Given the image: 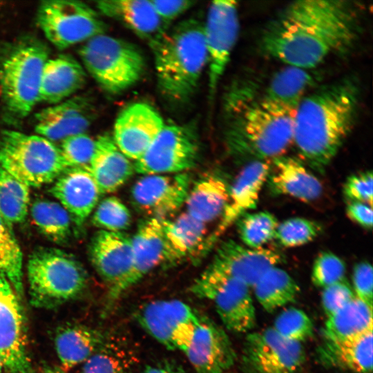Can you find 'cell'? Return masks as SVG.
I'll return each instance as SVG.
<instances>
[{"instance_id": "cell-34", "label": "cell", "mask_w": 373, "mask_h": 373, "mask_svg": "<svg viewBox=\"0 0 373 373\" xmlns=\"http://www.w3.org/2000/svg\"><path fill=\"white\" fill-rule=\"evenodd\" d=\"M372 327V306L355 297L327 317L323 335L326 340H344L361 335Z\"/></svg>"}, {"instance_id": "cell-40", "label": "cell", "mask_w": 373, "mask_h": 373, "mask_svg": "<svg viewBox=\"0 0 373 373\" xmlns=\"http://www.w3.org/2000/svg\"><path fill=\"white\" fill-rule=\"evenodd\" d=\"M239 237L250 248H260L274 238L278 222L269 211L246 213L236 222Z\"/></svg>"}, {"instance_id": "cell-44", "label": "cell", "mask_w": 373, "mask_h": 373, "mask_svg": "<svg viewBox=\"0 0 373 373\" xmlns=\"http://www.w3.org/2000/svg\"><path fill=\"white\" fill-rule=\"evenodd\" d=\"M346 265L335 254L324 251L314 261L311 279L317 287L324 289L345 279Z\"/></svg>"}, {"instance_id": "cell-4", "label": "cell", "mask_w": 373, "mask_h": 373, "mask_svg": "<svg viewBox=\"0 0 373 373\" xmlns=\"http://www.w3.org/2000/svg\"><path fill=\"white\" fill-rule=\"evenodd\" d=\"M151 48L160 91L172 103L186 102L208 64L204 23L195 19L183 20Z\"/></svg>"}, {"instance_id": "cell-53", "label": "cell", "mask_w": 373, "mask_h": 373, "mask_svg": "<svg viewBox=\"0 0 373 373\" xmlns=\"http://www.w3.org/2000/svg\"><path fill=\"white\" fill-rule=\"evenodd\" d=\"M48 373H58V372H48Z\"/></svg>"}, {"instance_id": "cell-16", "label": "cell", "mask_w": 373, "mask_h": 373, "mask_svg": "<svg viewBox=\"0 0 373 373\" xmlns=\"http://www.w3.org/2000/svg\"><path fill=\"white\" fill-rule=\"evenodd\" d=\"M190 187L187 173L145 175L133 186L131 202L147 218L169 219L184 204Z\"/></svg>"}, {"instance_id": "cell-28", "label": "cell", "mask_w": 373, "mask_h": 373, "mask_svg": "<svg viewBox=\"0 0 373 373\" xmlns=\"http://www.w3.org/2000/svg\"><path fill=\"white\" fill-rule=\"evenodd\" d=\"M89 171L101 194L117 190L135 171L133 164L119 149L109 134L102 135L95 140Z\"/></svg>"}, {"instance_id": "cell-19", "label": "cell", "mask_w": 373, "mask_h": 373, "mask_svg": "<svg viewBox=\"0 0 373 373\" xmlns=\"http://www.w3.org/2000/svg\"><path fill=\"white\" fill-rule=\"evenodd\" d=\"M283 260L276 249L250 248L227 240L219 245L211 266L252 287L265 272Z\"/></svg>"}, {"instance_id": "cell-52", "label": "cell", "mask_w": 373, "mask_h": 373, "mask_svg": "<svg viewBox=\"0 0 373 373\" xmlns=\"http://www.w3.org/2000/svg\"><path fill=\"white\" fill-rule=\"evenodd\" d=\"M3 370V363L0 358V373H2Z\"/></svg>"}, {"instance_id": "cell-6", "label": "cell", "mask_w": 373, "mask_h": 373, "mask_svg": "<svg viewBox=\"0 0 373 373\" xmlns=\"http://www.w3.org/2000/svg\"><path fill=\"white\" fill-rule=\"evenodd\" d=\"M27 277L31 303L52 308L75 298L87 283L82 265L71 254L57 248L40 247L30 255Z\"/></svg>"}, {"instance_id": "cell-1", "label": "cell", "mask_w": 373, "mask_h": 373, "mask_svg": "<svg viewBox=\"0 0 373 373\" xmlns=\"http://www.w3.org/2000/svg\"><path fill=\"white\" fill-rule=\"evenodd\" d=\"M362 9L347 0H298L281 9L264 27L259 48L287 66L314 69L345 55L360 39Z\"/></svg>"}, {"instance_id": "cell-38", "label": "cell", "mask_w": 373, "mask_h": 373, "mask_svg": "<svg viewBox=\"0 0 373 373\" xmlns=\"http://www.w3.org/2000/svg\"><path fill=\"white\" fill-rule=\"evenodd\" d=\"M30 203L29 186L0 166V214L9 225L23 222Z\"/></svg>"}, {"instance_id": "cell-48", "label": "cell", "mask_w": 373, "mask_h": 373, "mask_svg": "<svg viewBox=\"0 0 373 373\" xmlns=\"http://www.w3.org/2000/svg\"><path fill=\"white\" fill-rule=\"evenodd\" d=\"M352 283L355 296L372 306L373 270L370 262L361 261L354 265L352 273Z\"/></svg>"}, {"instance_id": "cell-7", "label": "cell", "mask_w": 373, "mask_h": 373, "mask_svg": "<svg viewBox=\"0 0 373 373\" xmlns=\"http://www.w3.org/2000/svg\"><path fill=\"white\" fill-rule=\"evenodd\" d=\"M85 68L106 92L118 94L137 83L145 72L144 55L134 44L104 33L81 47Z\"/></svg>"}, {"instance_id": "cell-49", "label": "cell", "mask_w": 373, "mask_h": 373, "mask_svg": "<svg viewBox=\"0 0 373 373\" xmlns=\"http://www.w3.org/2000/svg\"><path fill=\"white\" fill-rule=\"evenodd\" d=\"M156 13L166 23H169L191 8L195 1H151Z\"/></svg>"}, {"instance_id": "cell-10", "label": "cell", "mask_w": 373, "mask_h": 373, "mask_svg": "<svg viewBox=\"0 0 373 373\" xmlns=\"http://www.w3.org/2000/svg\"><path fill=\"white\" fill-rule=\"evenodd\" d=\"M37 22L46 39L59 49L86 41L104 34L106 24L86 3L74 0L42 1Z\"/></svg>"}, {"instance_id": "cell-13", "label": "cell", "mask_w": 373, "mask_h": 373, "mask_svg": "<svg viewBox=\"0 0 373 373\" xmlns=\"http://www.w3.org/2000/svg\"><path fill=\"white\" fill-rule=\"evenodd\" d=\"M305 360L302 343L288 341L269 327L247 334L240 365L242 373H298Z\"/></svg>"}, {"instance_id": "cell-27", "label": "cell", "mask_w": 373, "mask_h": 373, "mask_svg": "<svg viewBox=\"0 0 373 373\" xmlns=\"http://www.w3.org/2000/svg\"><path fill=\"white\" fill-rule=\"evenodd\" d=\"M162 227L164 265H173L205 254L206 224L184 212L172 220H162Z\"/></svg>"}, {"instance_id": "cell-51", "label": "cell", "mask_w": 373, "mask_h": 373, "mask_svg": "<svg viewBox=\"0 0 373 373\" xmlns=\"http://www.w3.org/2000/svg\"><path fill=\"white\" fill-rule=\"evenodd\" d=\"M142 373H186L180 366L170 363H161L146 367Z\"/></svg>"}, {"instance_id": "cell-43", "label": "cell", "mask_w": 373, "mask_h": 373, "mask_svg": "<svg viewBox=\"0 0 373 373\" xmlns=\"http://www.w3.org/2000/svg\"><path fill=\"white\" fill-rule=\"evenodd\" d=\"M272 328L283 338L299 343L311 338L314 333L310 318L295 307L283 311L276 318Z\"/></svg>"}, {"instance_id": "cell-20", "label": "cell", "mask_w": 373, "mask_h": 373, "mask_svg": "<svg viewBox=\"0 0 373 373\" xmlns=\"http://www.w3.org/2000/svg\"><path fill=\"white\" fill-rule=\"evenodd\" d=\"M88 254L93 267L108 285L109 298L131 269L132 237L123 232L99 230L91 238Z\"/></svg>"}, {"instance_id": "cell-46", "label": "cell", "mask_w": 373, "mask_h": 373, "mask_svg": "<svg viewBox=\"0 0 373 373\" xmlns=\"http://www.w3.org/2000/svg\"><path fill=\"white\" fill-rule=\"evenodd\" d=\"M372 172L366 171L349 176L343 185V192L349 202H358L372 207Z\"/></svg>"}, {"instance_id": "cell-32", "label": "cell", "mask_w": 373, "mask_h": 373, "mask_svg": "<svg viewBox=\"0 0 373 373\" xmlns=\"http://www.w3.org/2000/svg\"><path fill=\"white\" fill-rule=\"evenodd\" d=\"M312 70L287 66L274 73L258 95L266 99L296 108L309 90L318 83L319 77Z\"/></svg>"}, {"instance_id": "cell-47", "label": "cell", "mask_w": 373, "mask_h": 373, "mask_svg": "<svg viewBox=\"0 0 373 373\" xmlns=\"http://www.w3.org/2000/svg\"><path fill=\"white\" fill-rule=\"evenodd\" d=\"M355 297L353 289L345 278L323 289L321 304L327 317L338 311Z\"/></svg>"}, {"instance_id": "cell-11", "label": "cell", "mask_w": 373, "mask_h": 373, "mask_svg": "<svg viewBox=\"0 0 373 373\" xmlns=\"http://www.w3.org/2000/svg\"><path fill=\"white\" fill-rule=\"evenodd\" d=\"M200 142L191 124H164L142 156L135 161L136 173L149 175L183 173L196 165Z\"/></svg>"}, {"instance_id": "cell-39", "label": "cell", "mask_w": 373, "mask_h": 373, "mask_svg": "<svg viewBox=\"0 0 373 373\" xmlns=\"http://www.w3.org/2000/svg\"><path fill=\"white\" fill-rule=\"evenodd\" d=\"M0 274L10 283L18 298L23 293V256L10 227L0 214Z\"/></svg>"}, {"instance_id": "cell-30", "label": "cell", "mask_w": 373, "mask_h": 373, "mask_svg": "<svg viewBox=\"0 0 373 373\" xmlns=\"http://www.w3.org/2000/svg\"><path fill=\"white\" fill-rule=\"evenodd\" d=\"M373 327L355 337L339 341L324 340L318 347L320 362L328 367L354 373L372 371Z\"/></svg>"}, {"instance_id": "cell-45", "label": "cell", "mask_w": 373, "mask_h": 373, "mask_svg": "<svg viewBox=\"0 0 373 373\" xmlns=\"http://www.w3.org/2000/svg\"><path fill=\"white\" fill-rule=\"evenodd\" d=\"M95 143V140L86 133L74 135L63 140L59 148L66 168L89 169Z\"/></svg>"}, {"instance_id": "cell-29", "label": "cell", "mask_w": 373, "mask_h": 373, "mask_svg": "<svg viewBox=\"0 0 373 373\" xmlns=\"http://www.w3.org/2000/svg\"><path fill=\"white\" fill-rule=\"evenodd\" d=\"M86 82V73L73 57L60 55L46 62L41 80L39 102L56 104L70 97Z\"/></svg>"}, {"instance_id": "cell-2", "label": "cell", "mask_w": 373, "mask_h": 373, "mask_svg": "<svg viewBox=\"0 0 373 373\" xmlns=\"http://www.w3.org/2000/svg\"><path fill=\"white\" fill-rule=\"evenodd\" d=\"M361 99L356 79L344 77L309 93L296 108L293 143L307 163L323 172L350 134Z\"/></svg>"}, {"instance_id": "cell-31", "label": "cell", "mask_w": 373, "mask_h": 373, "mask_svg": "<svg viewBox=\"0 0 373 373\" xmlns=\"http://www.w3.org/2000/svg\"><path fill=\"white\" fill-rule=\"evenodd\" d=\"M229 189L227 182L216 174L202 177L189 189L184 202L186 213L204 224L221 217Z\"/></svg>"}, {"instance_id": "cell-24", "label": "cell", "mask_w": 373, "mask_h": 373, "mask_svg": "<svg viewBox=\"0 0 373 373\" xmlns=\"http://www.w3.org/2000/svg\"><path fill=\"white\" fill-rule=\"evenodd\" d=\"M50 193L78 226L95 209L101 195L89 169L81 167L65 169L55 180Z\"/></svg>"}, {"instance_id": "cell-14", "label": "cell", "mask_w": 373, "mask_h": 373, "mask_svg": "<svg viewBox=\"0 0 373 373\" xmlns=\"http://www.w3.org/2000/svg\"><path fill=\"white\" fill-rule=\"evenodd\" d=\"M240 23L235 1H214L208 10L204 32L208 55L209 88L213 98L238 39Z\"/></svg>"}, {"instance_id": "cell-50", "label": "cell", "mask_w": 373, "mask_h": 373, "mask_svg": "<svg viewBox=\"0 0 373 373\" xmlns=\"http://www.w3.org/2000/svg\"><path fill=\"white\" fill-rule=\"evenodd\" d=\"M349 218L366 229H371L373 222L372 207L362 202H349L346 207Z\"/></svg>"}, {"instance_id": "cell-25", "label": "cell", "mask_w": 373, "mask_h": 373, "mask_svg": "<svg viewBox=\"0 0 373 373\" xmlns=\"http://www.w3.org/2000/svg\"><path fill=\"white\" fill-rule=\"evenodd\" d=\"M266 183L274 195H288L305 202L322 194L320 180L298 160L281 155L271 160Z\"/></svg>"}, {"instance_id": "cell-42", "label": "cell", "mask_w": 373, "mask_h": 373, "mask_svg": "<svg viewBox=\"0 0 373 373\" xmlns=\"http://www.w3.org/2000/svg\"><path fill=\"white\" fill-rule=\"evenodd\" d=\"M132 216L128 207L115 196L104 198L95 207L92 222L100 230L122 232L128 229Z\"/></svg>"}, {"instance_id": "cell-12", "label": "cell", "mask_w": 373, "mask_h": 373, "mask_svg": "<svg viewBox=\"0 0 373 373\" xmlns=\"http://www.w3.org/2000/svg\"><path fill=\"white\" fill-rule=\"evenodd\" d=\"M139 325L169 350L184 352L202 317L179 300H157L142 305L135 312Z\"/></svg>"}, {"instance_id": "cell-5", "label": "cell", "mask_w": 373, "mask_h": 373, "mask_svg": "<svg viewBox=\"0 0 373 373\" xmlns=\"http://www.w3.org/2000/svg\"><path fill=\"white\" fill-rule=\"evenodd\" d=\"M48 50L38 39L24 38L10 44L0 53V86L8 119L21 121L39 102Z\"/></svg>"}, {"instance_id": "cell-9", "label": "cell", "mask_w": 373, "mask_h": 373, "mask_svg": "<svg viewBox=\"0 0 373 373\" xmlns=\"http://www.w3.org/2000/svg\"><path fill=\"white\" fill-rule=\"evenodd\" d=\"M249 289L211 265L191 286L194 295L213 303L225 327L236 333L248 332L256 324L255 307Z\"/></svg>"}, {"instance_id": "cell-23", "label": "cell", "mask_w": 373, "mask_h": 373, "mask_svg": "<svg viewBox=\"0 0 373 373\" xmlns=\"http://www.w3.org/2000/svg\"><path fill=\"white\" fill-rule=\"evenodd\" d=\"M133 261L131 269L115 291L108 298L113 305L128 289L137 283L144 276L163 263L164 234L162 220L146 218L138 225L132 237Z\"/></svg>"}, {"instance_id": "cell-36", "label": "cell", "mask_w": 373, "mask_h": 373, "mask_svg": "<svg viewBox=\"0 0 373 373\" xmlns=\"http://www.w3.org/2000/svg\"><path fill=\"white\" fill-rule=\"evenodd\" d=\"M31 217L39 231L50 241L66 243L72 234V217L59 202L46 199L35 200Z\"/></svg>"}, {"instance_id": "cell-15", "label": "cell", "mask_w": 373, "mask_h": 373, "mask_svg": "<svg viewBox=\"0 0 373 373\" xmlns=\"http://www.w3.org/2000/svg\"><path fill=\"white\" fill-rule=\"evenodd\" d=\"M18 296L0 274V358L6 373H32L27 336Z\"/></svg>"}, {"instance_id": "cell-26", "label": "cell", "mask_w": 373, "mask_h": 373, "mask_svg": "<svg viewBox=\"0 0 373 373\" xmlns=\"http://www.w3.org/2000/svg\"><path fill=\"white\" fill-rule=\"evenodd\" d=\"M104 15L122 23L151 47L168 30L169 24L156 13L151 1L103 0L96 2Z\"/></svg>"}, {"instance_id": "cell-3", "label": "cell", "mask_w": 373, "mask_h": 373, "mask_svg": "<svg viewBox=\"0 0 373 373\" xmlns=\"http://www.w3.org/2000/svg\"><path fill=\"white\" fill-rule=\"evenodd\" d=\"M224 137L229 153L251 161L283 155L293 143L296 108L261 97L226 93Z\"/></svg>"}, {"instance_id": "cell-8", "label": "cell", "mask_w": 373, "mask_h": 373, "mask_svg": "<svg viewBox=\"0 0 373 373\" xmlns=\"http://www.w3.org/2000/svg\"><path fill=\"white\" fill-rule=\"evenodd\" d=\"M0 166L29 187L49 184L67 169L52 142L15 130L0 135Z\"/></svg>"}, {"instance_id": "cell-33", "label": "cell", "mask_w": 373, "mask_h": 373, "mask_svg": "<svg viewBox=\"0 0 373 373\" xmlns=\"http://www.w3.org/2000/svg\"><path fill=\"white\" fill-rule=\"evenodd\" d=\"M103 341L99 332L84 326L69 325L61 328L55 338V350L61 369L66 372L84 363Z\"/></svg>"}, {"instance_id": "cell-41", "label": "cell", "mask_w": 373, "mask_h": 373, "mask_svg": "<svg viewBox=\"0 0 373 373\" xmlns=\"http://www.w3.org/2000/svg\"><path fill=\"white\" fill-rule=\"evenodd\" d=\"M322 232V226L312 220L294 217L278 223L274 239L286 248L296 247L307 244Z\"/></svg>"}, {"instance_id": "cell-18", "label": "cell", "mask_w": 373, "mask_h": 373, "mask_svg": "<svg viewBox=\"0 0 373 373\" xmlns=\"http://www.w3.org/2000/svg\"><path fill=\"white\" fill-rule=\"evenodd\" d=\"M164 124L162 116L153 107L144 102L133 103L117 117L113 138L125 156L137 161Z\"/></svg>"}, {"instance_id": "cell-37", "label": "cell", "mask_w": 373, "mask_h": 373, "mask_svg": "<svg viewBox=\"0 0 373 373\" xmlns=\"http://www.w3.org/2000/svg\"><path fill=\"white\" fill-rule=\"evenodd\" d=\"M135 357L128 346L116 340H104L84 363L82 373H132Z\"/></svg>"}, {"instance_id": "cell-21", "label": "cell", "mask_w": 373, "mask_h": 373, "mask_svg": "<svg viewBox=\"0 0 373 373\" xmlns=\"http://www.w3.org/2000/svg\"><path fill=\"white\" fill-rule=\"evenodd\" d=\"M95 113L91 99L73 96L38 112L35 129L38 135L52 142H61L70 136L86 133Z\"/></svg>"}, {"instance_id": "cell-35", "label": "cell", "mask_w": 373, "mask_h": 373, "mask_svg": "<svg viewBox=\"0 0 373 373\" xmlns=\"http://www.w3.org/2000/svg\"><path fill=\"white\" fill-rule=\"evenodd\" d=\"M252 287L258 302L268 312L294 302L300 292L297 282L278 266L265 272Z\"/></svg>"}, {"instance_id": "cell-17", "label": "cell", "mask_w": 373, "mask_h": 373, "mask_svg": "<svg viewBox=\"0 0 373 373\" xmlns=\"http://www.w3.org/2000/svg\"><path fill=\"white\" fill-rule=\"evenodd\" d=\"M271 161H250L240 171L230 186L229 199L213 232L208 235L205 253L218 238L247 211L256 208L261 189L266 183Z\"/></svg>"}, {"instance_id": "cell-22", "label": "cell", "mask_w": 373, "mask_h": 373, "mask_svg": "<svg viewBox=\"0 0 373 373\" xmlns=\"http://www.w3.org/2000/svg\"><path fill=\"white\" fill-rule=\"evenodd\" d=\"M196 373H224L234 364L236 354L224 330L202 318L183 352Z\"/></svg>"}]
</instances>
